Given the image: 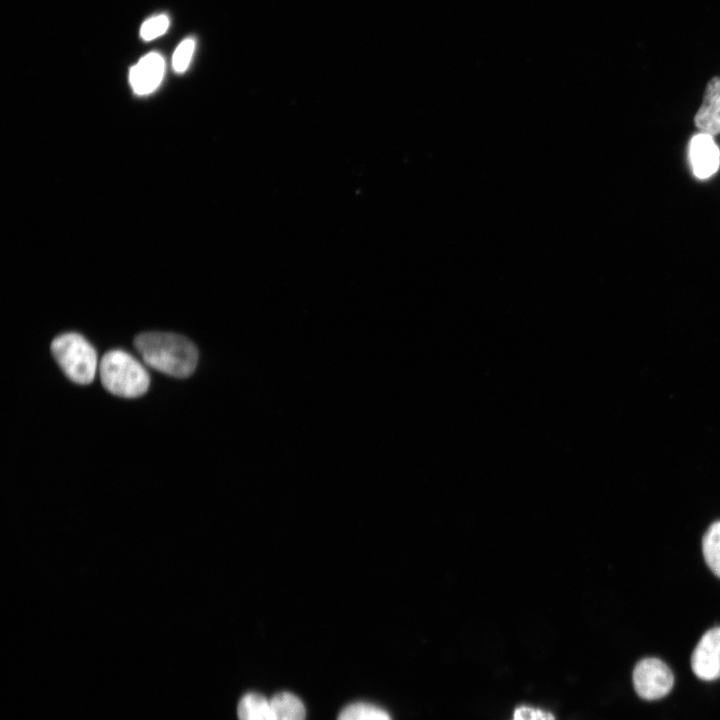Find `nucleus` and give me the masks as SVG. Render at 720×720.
<instances>
[{"mask_svg":"<svg viewBox=\"0 0 720 720\" xmlns=\"http://www.w3.org/2000/svg\"><path fill=\"white\" fill-rule=\"evenodd\" d=\"M195 48V41L192 38L183 40L176 48L172 57V66L176 72H184L191 61Z\"/></svg>","mask_w":720,"mask_h":720,"instance_id":"obj_13","label":"nucleus"},{"mask_svg":"<svg viewBox=\"0 0 720 720\" xmlns=\"http://www.w3.org/2000/svg\"><path fill=\"white\" fill-rule=\"evenodd\" d=\"M239 720H273L270 700L258 693H247L237 707Z\"/></svg>","mask_w":720,"mask_h":720,"instance_id":"obj_10","label":"nucleus"},{"mask_svg":"<svg viewBox=\"0 0 720 720\" xmlns=\"http://www.w3.org/2000/svg\"><path fill=\"white\" fill-rule=\"evenodd\" d=\"M100 378L110 393L135 398L143 395L150 384L146 369L130 354L122 350L107 352L100 362Z\"/></svg>","mask_w":720,"mask_h":720,"instance_id":"obj_2","label":"nucleus"},{"mask_svg":"<svg viewBox=\"0 0 720 720\" xmlns=\"http://www.w3.org/2000/svg\"><path fill=\"white\" fill-rule=\"evenodd\" d=\"M337 720H391V717L376 705L356 702L346 706L340 712Z\"/></svg>","mask_w":720,"mask_h":720,"instance_id":"obj_12","label":"nucleus"},{"mask_svg":"<svg viewBox=\"0 0 720 720\" xmlns=\"http://www.w3.org/2000/svg\"><path fill=\"white\" fill-rule=\"evenodd\" d=\"M51 353L66 376L77 384L93 381L97 368L94 347L80 334L69 332L53 339Z\"/></svg>","mask_w":720,"mask_h":720,"instance_id":"obj_3","label":"nucleus"},{"mask_svg":"<svg viewBox=\"0 0 720 720\" xmlns=\"http://www.w3.org/2000/svg\"><path fill=\"white\" fill-rule=\"evenodd\" d=\"M694 123L700 132L711 136L720 133V77H713L707 83Z\"/></svg>","mask_w":720,"mask_h":720,"instance_id":"obj_8","label":"nucleus"},{"mask_svg":"<svg viewBox=\"0 0 720 720\" xmlns=\"http://www.w3.org/2000/svg\"><path fill=\"white\" fill-rule=\"evenodd\" d=\"M165 63L163 57L152 52L142 57L129 73V81L133 91L138 95L153 92L161 83Z\"/></svg>","mask_w":720,"mask_h":720,"instance_id":"obj_7","label":"nucleus"},{"mask_svg":"<svg viewBox=\"0 0 720 720\" xmlns=\"http://www.w3.org/2000/svg\"><path fill=\"white\" fill-rule=\"evenodd\" d=\"M691 668L701 680L720 678V627L708 630L701 637L691 656Z\"/></svg>","mask_w":720,"mask_h":720,"instance_id":"obj_5","label":"nucleus"},{"mask_svg":"<svg viewBox=\"0 0 720 720\" xmlns=\"http://www.w3.org/2000/svg\"><path fill=\"white\" fill-rule=\"evenodd\" d=\"M688 156L693 174L698 179H708L719 169L720 149L709 134L699 132L692 136Z\"/></svg>","mask_w":720,"mask_h":720,"instance_id":"obj_6","label":"nucleus"},{"mask_svg":"<svg viewBox=\"0 0 720 720\" xmlns=\"http://www.w3.org/2000/svg\"><path fill=\"white\" fill-rule=\"evenodd\" d=\"M169 27V19L166 15H158L146 20L140 29L142 39L153 40L166 32Z\"/></svg>","mask_w":720,"mask_h":720,"instance_id":"obj_14","label":"nucleus"},{"mask_svg":"<svg viewBox=\"0 0 720 720\" xmlns=\"http://www.w3.org/2000/svg\"><path fill=\"white\" fill-rule=\"evenodd\" d=\"M632 680L638 696L650 701L666 696L674 685L670 668L654 657L644 658L636 664Z\"/></svg>","mask_w":720,"mask_h":720,"instance_id":"obj_4","label":"nucleus"},{"mask_svg":"<svg viewBox=\"0 0 720 720\" xmlns=\"http://www.w3.org/2000/svg\"><path fill=\"white\" fill-rule=\"evenodd\" d=\"M273 720H305L303 702L290 692H280L270 699Z\"/></svg>","mask_w":720,"mask_h":720,"instance_id":"obj_9","label":"nucleus"},{"mask_svg":"<svg viewBox=\"0 0 720 720\" xmlns=\"http://www.w3.org/2000/svg\"><path fill=\"white\" fill-rule=\"evenodd\" d=\"M512 720H556L555 716L546 710L531 706H518L513 712Z\"/></svg>","mask_w":720,"mask_h":720,"instance_id":"obj_15","label":"nucleus"},{"mask_svg":"<svg viewBox=\"0 0 720 720\" xmlns=\"http://www.w3.org/2000/svg\"><path fill=\"white\" fill-rule=\"evenodd\" d=\"M134 347L148 366L173 377H189L197 366L198 351L195 345L181 335L141 333L135 337Z\"/></svg>","mask_w":720,"mask_h":720,"instance_id":"obj_1","label":"nucleus"},{"mask_svg":"<svg viewBox=\"0 0 720 720\" xmlns=\"http://www.w3.org/2000/svg\"><path fill=\"white\" fill-rule=\"evenodd\" d=\"M702 550L706 564L720 577V521L714 522L706 531Z\"/></svg>","mask_w":720,"mask_h":720,"instance_id":"obj_11","label":"nucleus"}]
</instances>
